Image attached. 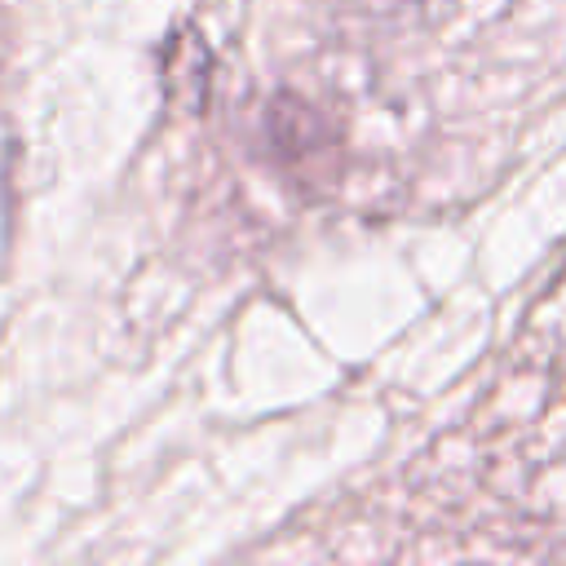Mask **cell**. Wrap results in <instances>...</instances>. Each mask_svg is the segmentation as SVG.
Here are the masks:
<instances>
[]
</instances>
